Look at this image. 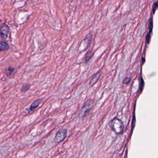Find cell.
<instances>
[{"label": "cell", "instance_id": "6da1fadb", "mask_svg": "<svg viewBox=\"0 0 158 158\" xmlns=\"http://www.w3.org/2000/svg\"><path fill=\"white\" fill-rule=\"evenodd\" d=\"M95 105V101L92 99H89L84 103L79 113L80 118L86 117L92 110Z\"/></svg>", "mask_w": 158, "mask_h": 158}, {"label": "cell", "instance_id": "7a4b0ae2", "mask_svg": "<svg viewBox=\"0 0 158 158\" xmlns=\"http://www.w3.org/2000/svg\"><path fill=\"white\" fill-rule=\"evenodd\" d=\"M110 126L113 131L117 134L123 133L124 131V126L123 122L117 118H114L111 121Z\"/></svg>", "mask_w": 158, "mask_h": 158}, {"label": "cell", "instance_id": "3957f363", "mask_svg": "<svg viewBox=\"0 0 158 158\" xmlns=\"http://www.w3.org/2000/svg\"><path fill=\"white\" fill-rule=\"evenodd\" d=\"M67 135V130L66 129H61L56 133L54 139V141L56 143H60L65 140Z\"/></svg>", "mask_w": 158, "mask_h": 158}, {"label": "cell", "instance_id": "277c9868", "mask_svg": "<svg viewBox=\"0 0 158 158\" xmlns=\"http://www.w3.org/2000/svg\"><path fill=\"white\" fill-rule=\"evenodd\" d=\"M10 33V29L9 26L7 25H3L1 26L0 30V33L1 38L3 40H6L9 37Z\"/></svg>", "mask_w": 158, "mask_h": 158}, {"label": "cell", "instance_id": "5b68a950", "mask_svg": "<svg viewBox=\"0 0 158 158\" xmlns=\"http://www.w3.org/2000/svg\"><path fill=\"white\" fill-rule=\"evenodd\" d=\"M42 101L43 99H39L35 100L31 105L29 108L27 110V111H28V113H30V112H33V111H35L39 107V106L40 105V104L42 103Z\"/></svg>", "mask_w": 158, "mask_h": 158}, {"label": "cell", "instance_id": "8992f818", "mask_svg": "<svg viewBox=\"0 0 158 158\" xmlns=\"http://www.w3.org/2000/svg\"><path fill=\"white\" fill-rule=\"evenodd\" d=\"M101 76V73L100 72H97L95 74H94L92 77L90 82L89 83V85L90 86H93L99 80V79Z\"/></svg>", "mask_w": 158, "mask_h": 158}, {"label": "cell", "instance_id": "52a82bcc", "mask_svg": "<svg viewBox=\"0 0 158 158\" xmlns=\"http://www.w3.org/2000/svg\"><path fill=\"white\" fill-rule=\"evenodd\" d=\"M92 39V34H89L85 37V39L84 40V44L86 46V49L89 47V45L91 43V41Z\"/></svg>", "mask_w": 158, "mask_h": 158}, {"label": "cell", "instance_id": "ba28073f", "mask_svg": "<svg viewBox=\"0 0 158 158\" xmlns=\"http://www.w3.org/2000/svg\"><path fill=\"white\" fill-rule=\"evenodd\" d=\"M9 45L7 42L5 41L0 42V50L1 51H7L9 49Z\"/></svg>", "mask_w": 158, "mask_h": 158}, {"label": "cell", "instance_id": "9c48e42d", "mask_svg": "<svg viewBox=\"0 0 158 158\" xmlns=\"http://www.w3.org/2000/svg\"><path fill=\"white\" fill-rule=\"evenodd\" d=\"M94 53L92 51H90L87 53L85 56V59H84V62L85 63H87L89 62V60L91 58L93 55Z\"/></svg>", "mask_w": 158, "mask_h": 158}, {"label": "cell", "instance_id": "30bf717a", "mask_svg": "<svg viewBox=\"0 0 158 158\" xmlns=\"http://www.w3.org/2000/svg\"><path fill=\"white\" fill-rule=\"evenodd\" d=\"M31 85L30 84H25L22 85V87L21 88V91L22 93H25L30 88Z\"/></svg>", "mask_w": 158, "mask_h": 158}, {"label": "cell", "instance_id": "8fae6325", "mask_svg": "<svg viewBox=\"0 0 158 158\" xmlns=\"http://www.w3.org/2000/svg\"><path fill=\"white\" fill-rule=\"evenodd\" d=\"M152 29H153V21L151 20V21H150L149 26V33L147 36V43H149L150 38V33L152 32Z\"/></svg>", "mask_w": 158, "mask_h": 158}, {"label": "cell", "instance_id": "7c38bea8", "mask_svg": "<svg viewBox=\"0 0 158 158\" xmlns=\"http://www.w3.org/2000/svg\"><path fill=\"white\" fill-rule=\"evenodd\" d=\"M15 68L13 67H9L8 68V69H7V71L6 72L7 76H11L13 72H14L15 71Z\"/></svg>", "mask_w": 158, "mask_h": 158}]
</instances>
